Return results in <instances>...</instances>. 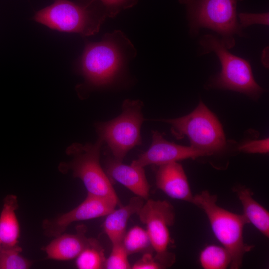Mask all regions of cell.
I'll use <instances>...</instances> for the list:
<instances>
[{"mask_svg": "<svg viewBox=\"0 0 269 269\" xmlns=\"http://www.w3.org/2000/svg\"><path fill=\"white\" fill-rule=\"evenodd\" d=\"M136 54L120 30L106 33L99 42L87 43L79 63L85 80L82 86L96 88L110 84Z\"/></svg>", "mask_w": 269, "mask_h": 269, "instance_id": "obj_1", "label": "cell"}, {"mask_svg": "<svg viewBox=\"0 0 269 269\" xmlns=\"http://www.w3.org/2000/svg\"><path fill=\"white\" fill-rule=\"evenodd\" d=\"M107 17L99 0H54L37 11L34 20L53 30L89 36L99 32Z\"/></svg>", "mask_w": 269, "mask_h": 269, "instance_id": "obj_2", "label": "cell"}, {"mask_svg": "<svg viewBox=\"0 0 269 269\" xmlns=\"http://www.w3.org/2000/svg\"><path fill=\"white\" fill-rule=\"evenodd\" d=\"M238 0H179L187 10L191 34H196L202 28L211 29L221 36L225 47L235 45L234 36H245L237 17Z\"/></svg>", "mask_w": 269, "mask_h": 269, "instance_id": "obj_3", "label": "cell"}, {"mask_svg": "<svg viewBox=\"0 0 269 269\" xmlns=\"http://www.w3.org/2000/svg\"><path fill=\"white\" fill-rule=\"evenodd\" d=\"M217 199L216 195L203 191L193 196L192 203L204 211L216 238L230 254V268L238 269L244 254L252 248L243 239L244 227L249 222L243 214H237L219 206Z\"/></svg>", "mask_w": 269, "mask_h": 269, "instance_id": "obj_4", "label": "cell"}, {"mask_svg": "<svg viewBox=\"0 0 269 269\" xmlns=\"http://www.w3.org/2000/svg\"><path fill=\"white\" fill-rule=\"evenodd\" d=\"M103 143L99 138L94 144L73 143L66 150V153L71 156L72 159L61 163L58 169L63 173L71 171L74 177L80 179L87 193L110 199L119 204L111 181L100 165V150Z\"/></svg>", "mask_w": 269, "mask_h": 269, "instance_id": "obj_5", "label": "cell"}, {"mask_svg": "<svg viewBox=\"0 0 269 269\" xmlns=\"http://www.w3.org/2000/svg\"><path fill=\"white\" fill-rule=\"evenodd\" d=\"M200 44L202 54L214 52L221 63V71L213 79V86L243 93L255 99L260 97L263 90L255 81L249 61L230 53L221 39L214 35H204Z\"/></svg>", "mask_w": 269, "mask_h": 269, "instance_id": "obj_6", "label": "cell"}, {"mask_svg": "<svg viewBox=\"0 0 269 269\" xmlns=\"http://www.w3.org/2000/svg\"><path fill=\"white\" fill-rule=\"evenodd\" d=\"M142 106L139 100L126 99L120 115L96 125L99 138L107 143L118 161H122L131 149L142 143L140 129L144 120Z\"/></svg>", "mask_w": 269, "mask_h": 269, "instance_id": "obj_7", "label": "cell"}, {"mask_svg": "<svg viewBox=\"0 0 269 269\" xmlns=\"http://www.w3.org/2000/svg\"><path fill=\"white\" fill-rule=\"evenodd\" d=\"M158 120L170 124L175 136L179 137L186 135L191 146L211 155L223 150L226 146V141L221 124L201 101L187 115Z\"/></svg>", "mask_w": 269, "mask_h": 269, "instance_id": "obj_8", "label": "cell"}, {"mask_svg": "<svg viewBox=\"0 0 269 269\" xmlns=\"http://www.w3.org/2000/svg\"><path fill=\"white\" fill-rule=\"evenodd\" d=\"M137 214L146 226L155 259L163 268L170 267L175 262V255L169 250L171 242L169 227L175 219L173 207L166 201L147 199Z\"/></svg>", "mask_w": 269, "mask_h": 269, "instance_id": "obj_9", "label": "cell"}, {"mask_svg": "<svg viewBox=\"0 0 269 269\" xmlns=\"http://www.w3.org/2000/svg\"><path fill=\"white\" fill-rule=\"evenodd\" d=\"M119 203L113 200L89 193L79 205L53 219H44L42 223L43 234L55 237L62 233L72 223L106 216Z\"/></svg>", "mask_w": 269, "mask_h": 269, "instance_id": "obj_10", "label": "cell"}, {"mask_svg": "<svg viewBox=\"0 0 269 269\" xmlns=\"http://www.w3.org/2000/svg\"><path fill=\"white\" fill-rule=\"evenodd\" d=\"M152 141L149 149L131 164L144 168L149 165H161L188 158L210 155L206 151L191 146H185L168 141L157 131H153Z\"/></svg>", "mask_w": 269, "mask_h": 269, "instance_id": "obj_11", "label": "cell"}, {"mask_svg": "<svg viewBox=\"0 0 269 269\" xmlns=\"http://www.w3.org/2000/svg\"><path fill=\"white\" fill-rule=\"evenodd\" d=\"M158 188L169 197L192 203V194L182 166L173 162L159 166L156 174Z\"/></svg>", "mask_w": 269, "mask_h": 269, "instance_id": "obj_12", "label": "cell"}, {"mask_svg": "<svg viewBox=\"0 0 269 269\" xmlns=\"http://www.w3.org/2000/svg\"><path fill=\"white\" fill-rule=\"evenodd\" d=\"M107 176L111 180L123 185L136 196L148 199L150 185L144 168L126 165L114 158L109 159L106 166Z\"/></svg>", "mask_w": 269, "mask_h": 269, "instance_id": "obj_13", "label": "cell"}, {"mask_svg": "<svg viewBox=\"0 0 269 269\" xmlns=\"http://www.w3.org/2000/svg\"><path fill=\"white\" fill-rule=\"evenodd\" d=\"M75 234H61L42 248L49 259L67 261L76 258L89 245L94 238L86 236V227L80 225Z\"/></svg>", "mask_w": 269, "mask_h": 269, "instance_id": "obj_14", "label": "cell"}, {"mask_svg": "<svg viewBox=\"0 0 269 269\" xmlns=\"http://www.w3.org/2000/svg\"><path fill=\"white\" fill-rule=\"evenodd\" d=\"M144 200L136 195L131 198L126 205L114 209L106 215L103 227L112 244L122 242L129 219L138 213L144 204Z\"/></svg>", "mask_w": 269, "mask_h": 269, "instance_id": "obj_15", "label": "cell"}, {"mask_svg": "<svg viewBox=\"0 0 269 269\" xmlns=\"http://www.w3.org/2000/svg\"><path fill=\"white\" fill-rule=\"evenodd\" d=\"M17 197L8 195L4 199L0 215V238L1 246L12 247L18 245L20 226L15 211L18 208Z\"/></svg>", "mask_w": 269, "mask_h": 269, "instance_id": "obj_16", "label": "cell"}, {"mask_svg": "<svg viewBox=\"0 0 269 269\" xmlns=\"http://www.w3.org/2000/svg\"><path fill=\"white\" fill-rule=\"evenodd\" d=\"M243 206V215L263 235L269 237V212L258 203L247 188L238 186L234 188Z\"/></svg>", "mask_w": 269, "mask_h": 269, "instance_id": "obj_17", "label": "cell"}, {"mask_svg": "<svg viewBox=\"0 0 269 269\" xmlns=\"http://www.w3.org/2000/svg\"><path fill=\"white\" fill-rule=\"evenodd\" d=\"M200 263L205 269H225L231 262L229 251L223 246L210 245L200 253Z\"/></svg>", "mask_w": 269, "mask_h": 269, "instance_id": "obj_18", "label": "cell"}, {"mask_svg": "<svg viewBox=\"0 0 269 269\" xmlns=\"http://www.w3.org/2000/svg\"><path fill=\"white\" fill-rule=\"evenodd\" d=\"M105 260L103 248L94 239L76 258L75 265L79 269H104Z\"/></svg>", "mask_w": 269, "mask_h": 269, "instance_id": "obj_19", "label": "cell"}, {"mask_svg": "<svg viewBox=\"0 0 269 269\" xmlns=\"http://www.w3.org/2000/svg\"><path fill=\"white\" fill-rule=\"evenodd\" d=\"M122 243L128 255L142 252L152 247L147 231L138 226H134L126 232Z\"/></svg>", "mask_w": 269, "mask_h": 269, "instance_id": "obj_20", "label": "cell"}, {"mask_svg": "<svg viewBox=\"0 0 269 269\" xmlns=\"http://www.w3.org/2000/svg\"><path fill=\"white\" fill-rule=\"evenodd\" d=\"M19 245L12 247L0 246V269H28L33 262L21 254Z\"/></svg>", "mask_w": 269, "mask_h": 269, "instance_id": "obj_21", "label": "cell"}, {"mask_svg": "<svg viewBox=\"0 0 269 269\" xmlns=\"http://www.w3.org/2000/svg\"><path fill=\"white\" fill-rule=\"evenodd\" d=\"M111 252L106 259L104 269H131L128 259V254L122 242L113 244Z\"/></svg>", "mask_w": 269, "mask_h": 269, "instance_id": "obj_22", "label": "cell"}, {"mask_svg": "<svg viewBox=\"0 0 269 269\" xmlns=\"http://www.w3.org/2000/svg\"><path fill=\"white\" fill-rule=\"evenodd\" d=\"M105 8L107 17L114 18L121 11L135 5L138 0H99Z\"/></svg>", "mask_w": 269, "mask_h": 269, "instance_id": "obj_23", "label": "cell"}, {"mask_svg": "<svg viewBox=\"0 0 269 269\" xmlns=\"http://www.w3.org/2000/svg\"><path fill=\"white\" fill-rule=\"evenodd\" d=\"M239 23L243 29L255 24L269 25V13H248L238 14Z\"/></svg>", "mask_w": 269, "mask_h": 269, "instance_id": "obj_24", "label": "cell"}, {"mask_svg": "<svg viewBox=\"0 0 269 269\" xmlns=\"http://www.w3.org/2000/svg\"><path fill=\"white\" fill-rule=\"evenodd\" d=\"M269 138L246 142L239 147V150L249 153H267L269 150Z\"/></svg>", "mask_w": 269, "mask_h": 269, "instance_id": "obj_25", "label": "cell"}, {"mask_svg": "<svg viewBox=\"0 0 269 269\" xmlns=\"http://www.w3.org/2000/svg\"><path fill=\"white\" fill-rule=\"evenodd\" d=\"M133 269H164L150 253H145L141 258L131 266Z\"/></svg>", "mask_w": 269, "mask_h": 269, "instance_id": "obj_26", "label": "cell"}, {"mask_svg": "<svg viewBox=\"0 0 269 269\" xmlns=\"http://www.w3.org/2000/svg\"><path fill=\"white\" fill-rule=\"evenodd\" d=\"M1 240H0V246H1Z\"/></svg>", "mask_w": 269, "mask_h": 269, "instance_id": "obj_27", "label": "cell"}]
</instances>
